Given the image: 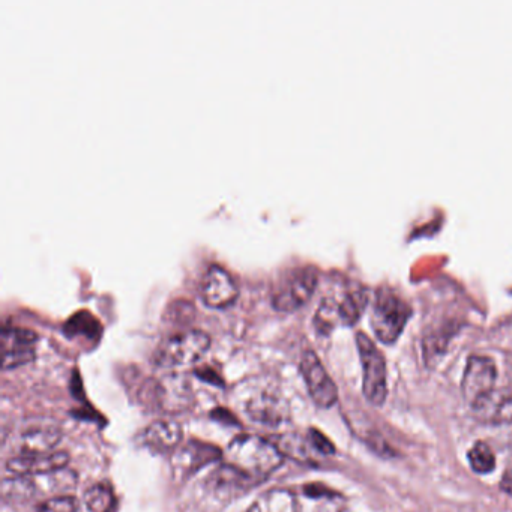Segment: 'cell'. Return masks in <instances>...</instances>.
I'll return each mask as SVG.
<instances>
[{
    "instance_id": "cb8c5ba5",
    "label": "cell",
    "mask_w": 512,
    "mask_h": 512,
    "mask_svg": "<svg viewBox=\"0 0 512 512\" xmlns=\"http://www.w3.org/2000/svg\"><path fill=\"white\" fill-rule=\"evenodd\" d=\"M65 331L70 335L85 334L88 337L95 338L98 332L101 331V326L89 311H79V313L70 317L67 325H65Z\"/></svg>"
},
{
    "instance_id": "d6986e66",
    "label": "cell",
    "mask_w": 512,
    "mask_h": 512,
    "mask_svg": "<svg viewBox=\"0 0 512 512\" xmlns=\"http://www.w3.org/2000/svg\"><path fill=\"white\" fill-rule=\"evenodd\" d=\"M271 442L277 446L283 457L292 458V460L299 461V463H311L314 460L313 451H311V449H314L313 445H311L308 437H302L301 434H281V436L272 439Z\"/></svg>"
},
{
    "instance_id": "7c38bea8",
    "label": "cell",
    "mask_w": 512,
    "mask_h": 512,
    "mask_svg": "<svg viewBox=\"0 0 512 512\" xmlns=\"http://www.w3.org/2000/svg\"><path fill=\"white\" fill-rule=\"evenodd\" d=\"M470 407L473 416L482 424H512V392L508 389H494Z\"/></svg>"
},
{
    "instance_id": "44dd1931",
    "label": "cell",
    "mask_w": 512,
    "mask_h": 512,
    "mask_svg": "<svg viewBox=\"0 0 512 512\" xmlns=\"http://www.w3.org/2000/svg\"><path fill=\"white\" fill-rule=\"evenodd\" d=\"M85 505L91 512H112L116 496L107 484H95L85 493Z\"/></svg>"
},
{
    "instance_id": "5bb4252c",
    "label": "cell",
    "mask_w": 512,
    "mask_h": 512,
    "mask_svg": "<svg viewBox=\"0 0 512 512\" xmlns=\"http://www.w3.org/2000/svg\"><path fill=\"white\" fill-rule=\"evenodd\" d=\"M184 431L178 422L172 419H160L152 422L145 433H143V442L151 451L157 454H173L181 446Z\"/></svg>"
},
{
    "instance_id": "83f0119b",
    "label": "cell",
    "mask_w": 512,
    "mask_h": 512,
    "mask_svg": "<svg viewBox=\"0 0 512 512\" xmlns=\"http://www.w3.org/2000/svg\"><path fill=\"white\" fill-rule=\"evenodd\" d=\"M308 439H310L311 445H313V448L316 449V452H319V454H335L334 443H332L322 431L311 428V430L308 431Z\"/></svg>"
},
{
    "instance_id": "9c48e42d",
    "label": "cell",
    "mask_w": 512,
    "mask_h": 512,
    "mask_svg": "<svg viewBox=\"0 0 512 512\" xmlns=\"http://www.w3.org/2000/svg\"><path fill=\"white\" fill-rule=\"evenodd\" d=\"M203 302L211 308H224L238 298L239 289L233 275L220 265L206 269L200 283Z\"/></svg>"
},
{
    "instance_id": "ba28073f",
    "label": "cell",
    "mask_w": 512,
    "mask_h": 512,
    "mask_svg": "<svg viewBox=\"0 0 512 512\" xmlns=\"http://www.w3.org/2000/svg\"><path fill=\"white\" fill-rule=\"evenodd\" d=\"M497 380L496 362L488 356L472 355L467 359L461 380V394L469 406L494 391Z\"/></svg>"
},
{
    "instance_id": "7402d4cb",
    "label": "cell",
    "mask_w": 512,
    "mask_h": 512,
    "mask_svg": "<svg viewBox=\"0 0 512 512\" xmlns=\"http://www.w3.org/2000/svg\"><path fill=\"white\" fill-rule=\"evenodd\" d=\"M467 458H469L473 472L479 473V475H487L496 469V457L485 442H476L470 448Z\"/></svg>"
},
{
    "instance_id": "52a82bcc",
    "label": "cell",
    "mask_w": 512,
    "mask_h": 512,
    "mask_svg": "<svg viewBox=\"0 0 512 512\" xmlns=\"http://www.w3.org/2000/svg\"><path fill=\"white\" fill-rule=\"evenodd\" d=\"M302 376H304L305 385H307L310 397L314 403L323 409L334 406L338 400V389L334 380L329 376L322 361L313 350H307L302 355L301 364H299Z\"/></svg>"
},
{
    "instance_id": "ac0fdd59",
    "label": "cell",
    "mask_w": 512,
    "mask_h": 512,
    "mask_svg": "<svg viewBox=\"0 0 512 512\" xmlns=\"http://www.w3.org/2000/svg\"><path fill=\"white\" fill-rule=\"evenodd\" d=\"M62 440V433L56 428H34L26 431L20 439L22 451L28 455L50 454Z\"/></svg>"
},
{
    "instance_id": "f546056e",
    "label": "cell",
    "mask_w": 512,
    "mask_h": 512,
    "mask_svg": "<svg viewBox=\"0 0 512 512\" xmlns=\"http://www.w3.org/2000/svg\"><path fill=\"white\" fill-rule=\"evenodd\" d=\"M305 494L310 497L334 496V491L329 490L325 485L310 484L305 487Z\"/></svg>"
},
{
    "instance_id": "4dcf8cb0",
    "label": "cell",
    "mask_w": 512,
    "mask_h": 512,
    "mask_svg": "<svg viewBox=\"0 0 512 512\" xmlns=\"http://www.w3.org/2000/svg\"><path fill=\"white\" fill-rule=\"evenodd\" d=\"M500 488H502L506 494L512 496V469L506 470L505 475H503L502 482H500Z\"/></svg>"
},
{
    "instance_id": "4316f807",
    "label": "cell",
    "mask_w": 512,
    "mask_h": 512,
    "mask_svg": "<svg viewBox=\"0 0 512 512\" xmlns=\"http://www.w3.org/2000/svg\"><path fill=\"white\" fill-rule=\"evenodd\" d=\"M35 350L32 347H25V349L5 350L4 362L2 367L4 370H11V368H19L22 365L29 364L35 359Z\"/></svg>"
},
{
    "instance_id": "3957f363",
    "label": "cell",
    "mask_w": 512,
    "mask_h": 512,
    "mask_svg": "<svg viewBox=\"0 0 512 512\" xmlns=\"http://www.w3.org/2000/svg\"><path fill=\"white\" fill-rule=\"evenodd\" d=\"M410 314L412 308L394 290H377L376 301L371 311L374 334L382 343H395L403 332Z\"/></svg>"
},
{
    "instance_id": "e0dca14e",
    "label": "cell",
    "mask_w": 512,
    "mask_h": 512,
    "mask_svg": "<svg viewBox=\"0 0 512 512\" xmlns=\"http://www.w3.org/2000/svg\"><path fill=\"white\" fill-rule=\"evenodd\" d=\"M247 512H299V503L292 491L274 488L257 497Z\"/></svg>"
},
{
    "instance_id": "f1b7e54d",
    "label": "cell",
    "mask_w": 512,
    "mask_h": 512,
    "mask_svg": "<svg viewBox=\"0 0 512 512\" xmlns=\"http://www.w3.org/2000/svg\"><path fill=\"white\" fill-rule=\"evenodd\" d=\"M196 374L200 377V379L206 380V382L212 383V385L223 386V380H221V376H218L217 371L212 370V368H202V370H197Z\"/></svg>"
},
{
    "instance_id": "277c9868",
    "label": "cell",
    "mask_w": 512,
    "mask_h": 512,
    "mask_svg": "<svg viewBox=\"0 0 512 512\" xmlns=\"http://www.w3.org/2000/svg\"><path fill=\"white\" fill-rule=\"evenodd\" d=\"M211 347V337L200 329L176 332L167 337L155 352L161 367H184L202 359Z\"/></svg>"
},
{
    "instance_id": "d4e9b609",
    "label": "cell",
    "mask_w": 512,
    "mask_h": 512,
    "mask_svg": "<svg viewBox=\"0 0 512 512\" xmlns=\"http://www.w3.org/2000/svg\"><path fill=\"white\" fill-rule=\"evenodd\" d=\"M337 322H341L340 313H338V302L332 298L323 299L316 317H314V325H316L317 331L328 334L334 329Z\"/></svg>"
},
{
    "instance_id": "7a4b0ae2",
    "label": "cell",
    "mask_w": 512,
    "mask_h": 512,
    "mask_svg": "<svg viewBox=\"0 0 512 512\" xmlns=\"http://www.w3.org/2000/svg\"><path fill=\"white\" fill-rule=\"evenodd\" d=\"M79 484V476L74 470L65 469L56 470V472L46 473L38 476H14L11 479H5L2 484V494L7 497H20V499H31L40 494H58V496H67L71 491L76 490Z\"/></svg>"
},
{
    "instance_id": "603a6c76",
    "label": "cell",
    "mask_w": 512,
    "mask_h": 512,
    "mask_svg": "<svg viewBox=\"0 0 512 512\" xmlns=\"http://www.w3.org/2000/svg\"><path fill=\"white\" fill-rule=\"evenodd\" d=\"M38 335L31 329L5 325L2 329V347L5 350L25 349L34 346Z\"/></svg>"
},
{
    "instance_id": "8fae6325",
    "label": "cell",
    "mask_w": 512,
    "mask_h": 512,
    "mask_svg": "<svg viewBox=\"0 0 512 512\" xmlns=\"http://www.w3.org/2000/svg\"><path fill=\"white\" fill-rule=\"evenodd\" d=\"M68 463L70 454L65 451L40 455L23 454L8 460L7 469L14 476H38L65 469Z\"/></svg>"
},
{
    "instance_id": "2e32d148",
    "label": "cell",
    "mask_w": 512,
    "mask_h": 512,
    "mask_svg": "<svg viewBox=\"0 0 512 512\" xmlns=\"http://www.w3.org/2000/svg\"><path fill=\"white\" fill-rule=\"evenodd\" d=\"M209 485L214 488L215 493L223 494L226 497L239 496V494L247 493L248 490L256 487L253 482L248 481L223 463L217 467L215 472H212Z\"/></svg>"
},
{
    "instance_id": "8992f818",
    "label": "cell",
    "mask_w": 512,
    "mask_h": 512,
    "mask_svg": "<svg viewBox=\"0 0 512 512\" xmlns=\"http://www.w3.org/2000/svg\"><path fill=\"white\" fill-rule=\"evenodd\" d=\"M316 286L317 271L314 266H299L292 269L272 293V305L286 313L298 310L311 298Z\"/></svg>"
},
{
    "instance_id": "9a60e30c",
    "label": "cell",
    "mask_w": 512,
    "mask_h": 512,
    "mask_svg": "<svg viewBox=\"0 0 512 512\" xmlns=\"http://www.w3.org/2000/svg\"><path fill=\"white\" fill-rule=\"evenodd\" d=\"M157 395L158 403L167 412H179L191 404L190 386L182 377H166V380L158 385Z\"/></svg>"
},
{
    "instance_id": "ffe728a7",
    "label": "cell",
    "mask_w": 512,
    "mask_h": 512,
    "mask_svg": "<svg viewBox=\"0 0 512 512\" xmlns=\"http://www.w3.org/2000/svg\"><path fill=\"white\" fill-rule=\"evenodd\" d=\"M367 293L364 289H355L347 292L343 296V301L338 302V313H340V320L344 325H353L358 322L367 305Z\"/></svg>"
},
{
    "instance_id": "6da1fadb",
    "label": "cell",
    "mask_w": 512,
    "mask_h": 512,
    "mask_svg": "<svg viewBox=\"0 0 512 512\" xmlns=\"http://www.w3.org/2000/svg\"><path fill=\"white\" fill-rule=\"evenodd\" d=\"M284 457L271 440L251 434L235 437L223 452L221 463L244 476L254 485L268 479L280 469Z\"/></svg>"
},
{
    "instance_id": "5b68a950",
    "label": "cell",
    "mask_w": 512,
    "mask_h": 512,
    "mask_svg": "<svg viewBox=\"0 0 512 512\" xmlns=\"http://www.w3.org/2000/svg\"><path fill=\"white\" fill-rule=\"evenodd\" d=\"M356 346H358L362 370H364L362 388H364L365 398L373 406H382L388 397L385 356L364 332L356 334Z\"/></svg>"
},
{
    "instance_id": "484cf974",
    "label": "cell",
    "mask_w": 512,
    "mask_h": 512,
    "mask_svg": "<svg viewBox=\"0 0 512 512\" xmlns=\"http://www.w3.org/2000/svg\"><path fill=\"white\" fill-rule=\"evenodd\" d=\"M79 508V500L67 494V496L49 497L38 505L37 512H77Z\"/></svg>"
},
{
    "instance_id": "4fadbf2b",
    "label": "cell",
    "mask_w": 512,
    "mask_h": 512,
    "mask_svg": "<svg viewBox=\"0 0 512 512\" xmlns=\"http://www.w3.org/2000/svg\"><path fill=\"white\" fill-rule=\"evenodd\" d=\"M247 415L256 424L277 428L287 421L289 409H287L283 398L265 392V394L257 395L248 401Z\"/></svg>"
},
{
    "instance_id": "30bf717a",
    "label": "cell",
    "mask_w": 512,
    "mask_h": 512,
    "mask_svg": "<svg viewBox=\"0 0 512 512\" xmlns=\"http://www.w3.org/2000/svg\"><path fill=\"white\" fill-rule=\"evenodd\" d=\"M223 460V452L209 443L191 440L187 445L179 446L172 454V469L175 476L185 479L199 472L208 464Z\"/></svg>"
}]
</instances>
